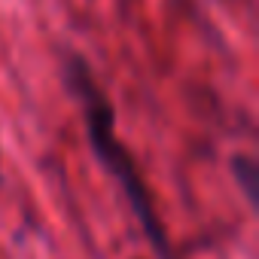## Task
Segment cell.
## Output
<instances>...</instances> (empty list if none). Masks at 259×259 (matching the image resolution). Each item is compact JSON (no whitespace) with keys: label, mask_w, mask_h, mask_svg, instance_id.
Wrapping results in <instances>:
<instances>
[{"label":"cell","mask_w":259,"mask_h":259,"mask_svg":"<svg viewBox=\"0 0 259 259\" xmlns=\"http://www.w3.org/2000/svg\"><path fill=\"white\" fill-rule=\"evenodd\" d=\"M64 82L70 89V95L76 98L79 110H82V119H85V135H89V144H92V153L95 159L107 168V174L119 183L128 207L138 217L147 241L153 244L156 256L159 259H177L174 256V247L165 235V226L156 213V204L150 198V189L141 177V168L135 162V156L128 153V147L122 144L119 132H116V110L107 98V92L98 85V79L92 76V67L82 55H70L64 61Z\"/></svg>","instance_id":"cell-1"},{"label":"cell","mask_w":259,"mask_h":259,"mask_svg":"<svg viewBox=\"0 0 259 259\" xmlns=\"http://www.w3.org/2000/svg\"><path fill=\"white\" fill-rule=\"evenodd\" d=\"M232 177L238 180L241 192L253 201V198H256V195H253V192H256V183H253V180H256V165H253L250 156H235V159H232Z\"/></svg>","instance_id":"cell-2"}]
</instances>
